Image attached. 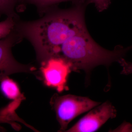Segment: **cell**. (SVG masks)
Masks as SVG:
<instances>
[{"label":"cell","mask_w":132,"mask_h":132,"mask_svg":"<svg viewBox=\"0 0 132 132\" xmlns=\"http://www.w3.org/2000/svg\"><path fill=\"white\" fill-rule=\"evenodd\" d=\"M132 49V45L126 48L119 45L113 50L105 49L95 41L86 28L71 36L61 45L58 57L69 64L72 71L82 70L88 77L95 68L100 65L108 68Z\"/></svg>","instance_id":"cell-2"},{"label":"cell","mask_w":132,"mask_h":132,"mask_svg":"<svg viewBox=\"0 0 132 132\" xmlns=\"http://www.w3.org/2000/svg\"><path fill=\"white\" fill-rule=\"evenodd\" d=\"M1 82V90L8 98L14 101H21L24 99V96L21 93L18 85L14 81L7 77Z\"/></svg>","instance_id":"cell-7"},{"label":"cell","mask_w":132,"mask_h":132,"mask_svg":"<svg viewBox=\"0 0 132 132\" xmlns=\"http://www.w3.org/2000/svg\"><path fill=\"white\" fill-rule=\"evenodd\" d=\"M89 0H23V2L34 5L40 14H45L52 9L56 7V5L61 2L72 1L74 4L86 2Z\"/></svg>","instance_id":"cell-8"},{"label":"cell","mask_w":132,"mask_h":132,"mask_svg":"<svg viewBox=\"0 0 132 132\" xmlns=\"http://www.w3.org/2000/svg\"><path fill=\"white\" fill-rule=\"evenodd\" d=\"M111 2V0H89V3H94L97 10L101 12L108 8Z\"/></svg>","instance_id":"cell-11"},{"label":"cell","mask_w":132,"mask_h":132,"mask_svg":"<svg viewBox=\"0 0 132 132\" xmlns=\"http://www.w3.org/2000/svg\"><path fill=\"white\" fill-rule=\"evenodd\" d=\"M117 111L109 101L92 109L75 125L65 132H94L98 130L109 119L115 118Z\"/></svg>","instance_id":"cell-5"},{"label":"cell","mask_w":132,"mask_h":132,"mask_svg":"<svg viewBox=\"0 0 132 132\" xmlns=\"http://www.w3.org/2000/svg\"><path fill=\"white\" fill-rule=\"evenodd\" d=\"M87 2L75 4L66 9H52L40 19L32 21L18 20L15 30L31 43L40 63L58 57L61 45L69 38L85 28Z\"/></svg>","instance_id":"cell-1"},{"label":"cell","mask_w":132,"mask_h":132,"mask_svg":"<svg viewBox=\"0 0 132 132\" xmlns=\"http://www.w3.org/2000/svg\"><path fill=\"white\" fill-rule=\"evenodd\" d=\"M19 16H9L0 22V40L8 36L15 29Z\"/></svg>","instance_id":"cell-9"},{"label":"cell","mask_w":132,"mask_h":132,"mask_svg":"<svg viewBox=\"0 0 132 132\" xmlns=\"http://www.w3.org/2000/svg\"><path fill=\"white\" fill-rule=\"evenodd\" d=\"M21 3H23V0H0V16H18L15 9Z\"/></svg>","instance_id":"cell-10"},{"label":"cell","mask_w":132,"mask_h":132,"mask_svg":"<svg viewBox=\"0 0 132 132\" xmlns=\"http://www.w3.org/2000/svg\"><path fill=\"white\" fill-rule=\"evenodd\" d=\"M101 104L88 97L68 94L60 96L54 95L50 104L56 114L60 128L59 131H64L69 123L79 115L90 111Z\"/></svg>","instance_id":"cell-3"},{"label":"cell","mask_w":132,"mask_h":132,"mask_svg":"<svg viewBox=\"0 0 132 132\" xmlns=\"http://www.w3.org/2000/svg\"><path fill=\"white\" fill-rule=\"evenodd\" d=\"M15 29L8 36L0 40V82L9 76L19 73H32L36 68L32 65L19 62L12 53V47L22 40Z\"/></svg>","instance_id":"cell-4"},{"label":"cell","mask_w":132,"mask_h":132,"mask_svg":"<svg viewBox=\"0 0 132 132\" xmlns=\"http://www.w3.org/2000/svg\"><path fill=\"white\" fill-rule=\"evenodd\" d=\"M118 62L122 67L121 74L128 75L132 74V63L127 61L123 58L119 60Z\"/></svg>","instance_id":"cell-12"},{"label":"cell","mask_w":132,"mask_h":132,"mask_svg":"<svg viewBox=\"0 0 132 132\" xmlns=\"http://www.w3.org/2000/svg\"><path fill=\"white\" fill-rule=\"evenodd\" d=\"M40 71L46 86L58 92L68 90V79L71 72L69 64L60 57H53L40 63Z\"/></svg>","instance_id":"cell-6"},{"label":"cell","mask_w":132,"mask_h":132,"mask_svg":"<svg viewBox=\"0 0 132 132\" xmlns=\"http://www.w3.org/2000/svg\"><path fill=\"white\" fill-rule=\"evenodd\" d=\"M115 131H132V126L130 123H123L114 130Z\"/></svg>","instance_id":"cell-13"},{"label":"cell","mask_w":132,"mask_h":132,"mask_svg":"<svg viewBox=\"0 0 132 132\" xmlns=\"http://www.w3.org/2000/svg\"><path fill=\"white\" fill-rule=\"evenodd\" d=\"M14 123V120L12 118L0 114V124L8 123L12 126H15Z\"/></svg>","instance_id":"cell-14"}]
</instances>
